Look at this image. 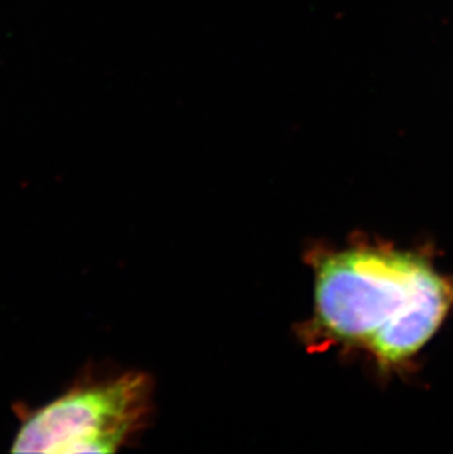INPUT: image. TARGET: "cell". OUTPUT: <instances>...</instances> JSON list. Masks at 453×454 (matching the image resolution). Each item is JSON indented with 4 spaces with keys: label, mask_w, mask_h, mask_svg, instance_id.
<instances>
[{
    "label": "cell",
    "mask_w": 453,
    "mask_h": 454,
    "mask_svg": "<svg viewBox=\"0 0 453 454\" xmlns=\"http://www.w3.org/2000/svg\"><path fill=\"white\" fill-rule=\"evenodd\" d=\"M452 309V277L421 253L358 247L321 262V325L336 339L367 348L385 368L414 359Z\"/></svg>",
    "instance_id": "obj_1"
},
{
    "label": "cell",
    "mask_w": 453,
    "mask_h": 454,
    "mask_svg": "<svg viewBox=\"0 0 453 454\" xmlns=\"http://www.w3.org/2000/svg\"><path fill=\"white\" fill-rule=\"evenodd\" d=\"M145 395L141 377L62 395L24 422L13 453H112L124 442Z\"/></svg>",
    "instance_id": "obj_2"
}]
</instances>
